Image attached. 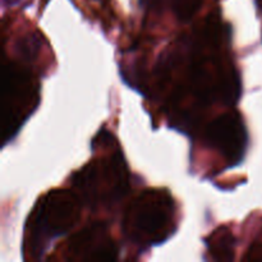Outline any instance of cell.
Returning a JSON list of instances; mask_svg holds the SVG:
<instances>
[{"mask_svg":"<svg viewBox=\"0 0 262 262\" xmlns=\"http://www.w3.org/2000/svg\"><path fill=\"white\" fill-rule=\"evenodd\" d=\"M82 201L76 192L54 189L38 201L31 215L25 251L32 257H41L51 242L67 234L77 224Z\"/></svg>","mask_w":262,"mask_h":262,"instance_id":"cell-2","label":"cell"},{"mask_svg":"<svg viewBox=\"0 0 262 262\" xmlns=\"http://www.w3.org/2000/svg\"><path fill=\"white\" fill-rule=\"evenodd\" d=\"M176 230V202L165 189H146L125 210L123 233L130 243L147 248L165 242Z\"/></svg>","mask_w":262,"mask_h":262,"instance_id":"cell-1","label":"cell"},{"mask_svg":"<svg viewBox=\"0 0 262 262\" xmlns=\"http://www.w3.org/2000/svg\"><path fill=\"white\" fill-rule=\"evenodd\" d=\"M142 5L152 10H160L166 7L181 22H188L200 10L202 0H142Z\"/></svg>","mask_w":262,"mask_h":262,"instance_id":"cell-7","label":"cell"},{"mask_svg":"<svg viewBox=\"0 0 262 262\" xmlns=\"http://www.w3.org/2000/svg\"><path fill=\"white\" fill-rule=\"evenodd\" d=\"M68 253L77 260H117L118 246L101 223L87 225L73 235L68 243Z\"/></svg>","mask_w":262,"mask_h":262,"instance_id":"cell-6","label":"cell"},{"mask_svg":"<svg viewBox=\"0 0 262 262\" xmlns=\"http://www.w3.org/2000/svg\"><path fill=\"white\" fill-rule=\"evenodd\" d=\"M206 243L212 258L215 260L227 261L234 258L235 239L229 230H216L206 241Z\"/></svg>","mask_w":262,"mask_h":262,"instance_id":"cell-8","label":"cell"},{"mask_svg":"<svg viewBox=\"0 0 262 262\" xmlns=\"http://www.w3.org/2000/svg\"><path fill=\"white\" fill-rule=\"evenodd\" d=\"M79 200L91 209L112 206L127 194L129 173L120 150L94 159L72 177Z\"/></svg>","mask_w":262,"mask_h":262,"instance_id":"cell-3","label":"cell"},{"mask_svg":"<svg viewBox=\"0 0 262 262\" xmlns=\"http://www.w3.org/2000/svg\"><path fill=\"white\" fill-rule=\"evenodd\" d=\"M205 140L216 150L229 165H237L243 160L248 145V133L238 112L223 114L212 120L206 128Z\"/></svg>","mask_w":262,"mask_h":262,"instance_id":"cell-5","label":"cell"},{"mask_svg":"<svg viewBox=\"0 0 262 262\" xmlns=\"http://www.w3.org/2000/svg\"><path fill=\"white\" fill-rule=\"evenodd\" d=\"M38 84L27 69L15 63L4 66L2 73V119L4 141L8 142L35 112Z\"/></svg>","mask_w":262,"mask_h":262,"instance_id":"cell-4","label":"cell"}]
</instances>
